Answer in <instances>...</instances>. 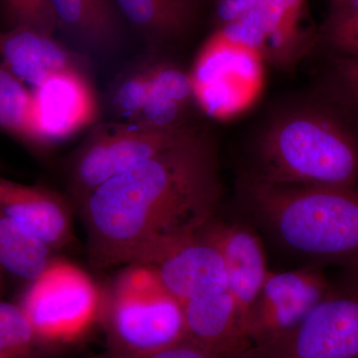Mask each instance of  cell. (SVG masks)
<instances>
[{"label": "cell", "mask_w": 358, "mask_h": 358, "mask_svg": "<svg viewBox=\"0 0 358 358\" xmlns=\"http://www.w3.org/2000/svg\"><path fill=\"white\" fill-rule=\"evenodd\" d=\"M220 196L215 148L194 127L80 205L92 265H150L215 219Z\"/></svg>", "instance_id": "6da1fadb"}, {"label": "cell", "mask_w": 358, "mask_h": 358, "mask_svg": "<svg viewBox=\"0 0 358 358\" xmlns=\"http://www.w3.org/2000/svg\"><path fill=\"white\" fill-rule=\"evenodd\" d=\"M250 204L282 245L319 263L358 268V185L245 181Z\"/></svg>", "instance_id": "7a4b0ae2"}, {"label": "cell", "mask_w": 358, "mask_h": 358, "mask_svg": "<svg viewBox=\"0 0 358 358\" xmlns=\"http://www.w3.org/2000/svg\"><path fill=\"white\" fill-rule=\"evenodd\" d=\"M253 178L282 185H358V127L324 101L282 115L264 133Z\"/></svg>", "instance_id": "3957f363"}, {"label": "cell", "mask_w": 358, "mask_h": 358, "mask_svg": "<svg viewBox=\"0 0 358 358\" xmlns=\"http://www.w3.org/2000/svg\"><path fill=\"white\" fill-rule=\"evenodd\" d=\"M107 352L143 355L186 339L182 305L147 265H129L103 296Z\"/></svg>", "instance_id": "277c9868"}, {"label": "cell", "mask_w": 358, "mask_h": 358, "mask_svg": "<svg viewBox=\"0 0 358 358\" xmlns=\"http://www.w3.org/2000/svg\"><path fill=\"white\" fill-rule=\"evenodd\" d=\"M194 127L183 124L157 129L136 122H106L96 126L73 155L67 178L78 207L106 181L126 173L171 147Z\"/></svg>", "instance_id": "5b68a950"}, {"label": "cell", "mask_w": 358, "mask_h": 358, "mask_svg": "<svg viewBox=\"0 0 358 358\" xmlns=\"http://www.w3.org/2000/svg\"><path fill=\"white\" fill-rule=\"evenodd\" d=\"M103 296L83 270L69 262L52 260L31 282L21 307L42 345L81 338L100 319Z\"/></svg>", "instance_id": "8992f818"}, {"label": "cell", "mask_w": 358, "mask_h": 358, "mask_svg": "<svg viewBox=\"0 0 358 358\" xmlns=\"http://www.w3.org/2000/svg\"><path fill=\"white\" fill-rule=\"evenodd\" d=\"M241 358H358V268H345L288 336L251 348Z\"/></svg>", "instance_id": "52a82bcc"}, {"label": "cell", "mask_w": 358, "mask_h": 358, "mask_svg": "<svg viewBox=\"0 0 358 358\" xmlns=\"http://www.w3.org/2000/svg\"><path fill=\"white\" fill-rule=\"evenodd\" d=\"M190 79L201 110L215 119H230L248 109L260 95L263 56L220 29L200 51Z\"/></svg>", "instance_id": "ba28073f"}, {"label": "cell", "mask_w": 358, "mask_h": 358, "mask_svg": "<svg viewBox=\"0 0 358 358\" xmlns=\"http://www.w3.org/2000/svg\"><path fill=\"white\" fill-rule=\"evenodd\" d=\"M331 287L333 282L319 266L268 272L247 324V350L288 336L329 294Z\"/></svg>", "instance_id": "9c48e42d"}, {"label": "cell", "mask_w": 358, "mask_h": 358, "mask_svg": "<svg viewBox=\"0 0 358 358\" xmlns=\"http://www.w3.org/2000/svg\"><path fill=\"white\" fill-rule=\"evenodd\" d=\"M31 145L47 148L93 124L98 107L84 71L68 69L47 78L32 91Z\"/></svg>", "instance_id": "30bf717a"}, {"label": "cell", "mask_w": 358, "mask_h": 358, "mask_svg": "<svg viewBox=\"0 0 358 358\" xmlns=\"http://www.w3.org/2000/svg\"><path fill=\"white\" fill-rule=\"evenodd\" d=\"M305 9L306 0H252L241 17L221 29L229 38L260 52L263 58L287 64L308 47L301 31Z\"/></svg>", "instance_id": "8fae6325"}, {"label": "cell", "mask_w": 358, "mask_h": 358, "mask_svg": "<svg viewBox=\"0 0 358 358\" xmlns=\"http://www.w3.org/2000/svg\"><path fill=\"white\" fill-rule=\"evenodd\" d=\"M202 229L147 265L181 305L228 289L223 257Z\"/></svg>", "instance_id": "7c38bea8"}, {"label": "cell", "mask_w": 358, "mask_h": 358, "mask_svg": "<svg viewBox=\"0 0 358 358\" xmlns=\"http://www.w3.org/2000/svg\"><path fill=\"white\" fill-rule=\"evenodd\" d=\"M202 232L223 257L227 291L239 308L246 336L250 315L270 272L260 238L244 224L218 222L215 219Z\"/></svg>", "instance_id": "4fadbf2b"}, {"label": "cell", "mask_w": 358, "mask_h": 358, "mask_svg": "<svg viewBox=\"0 0 358 358\" xmlns=\"http://www.w3.org/2000/svg\"><path fill=\"white\" fill-rule=\"evenodd\" d=\"M0 212L36 235L52 250L73 239L72 208L57 192L0 176Z\"/></svg>", "instance_id": "5bb4252c"}, {"label": "cell", "mask_w": 358, "mask_h": 358, "mask_svg": "<svg viewBox=\"0 0 358 358\" xmlns=\"http://www.w3.org/2000/svg\"><path fill=\"white\" fill-rule=\"evenodd\" d=\"M186 339L223 358H241L248 348L241 315L229 292L186 301Z\"/></svg>", "instance_id": "9a60e30c"}, {"label": "cell", "mask_w": 358, "mask_h": 358, "mask_svg": "<svg viewBox=\"0 0 358 358\" xmlns=\"http://www.w3.org/2000/svg\"><path fill=\"white\" fill-rule=\"evenodd\" d=\"M0 58L1 64L33 88L61 71L83 68L78 54L53 37L29 28H14L1 33Z\"/></svg>", "instance_id": "2e32d148"}, {"label": "cell", "mask_w": 358, "mask_h": 358, "mask_svg": "<svg viewBox=\"0 0 358 358\" xmlns=\"http://www.w3.org/2000/svg\"><path fill=\"white\" fill-rule=\"evenodd\" d=\"M58 26L85 48L107 51L121 36V24L112 0H48Z\"/></svg>", "instance_id": "e0dca14e"}, {"label": "cell", "mask_w": 358, "mask_h": 358, "mask_svg": "<svg viewBox=\"0 0 358 358\" xmlns=\"http://www.w3.org/2000/svg\"><path fill=\"white\" fill-rule=\"evenodd\" d=\"M192 99L190 75L173 65L150 66V92L136 122L157 129L181 126Z\"/></svg>", "instance_id": "ac0fdd59"}, {"label": "cell", "mask_w": 358, "mask_h": 358, "mask_svg": "<svg viewBox=\"0 0 358 358\" xmlns=\"http://www.w3.org/2000/svg\"><path fill=\"white\" fill-rule=\"evenodd\" d=\"M115 8L145 36L173 39L189 29L192 0H112Z\"/></svg>", "instance_id": "d6986e66"}, {"label": "cell", "mask_w": 358, "mask_h": 358, "mask_svg": "<svg viewBox=\"0 0 358 358\" xmlns=\"http://www.w3.org/2000/svg\"><path fill=\"white\" fill-rule=\"evenodd\" d=\"M52 251L36 235L0 212V267L31 282L50 265Z\"/></svg>", "instance_id": "ffe728a7"}, {"label": "cell", "mask_w": 358, "mask_h": 358, "mask_svg": "<svg viewBox=\"0 0 358 358\" xmlns=\"http://www.w3.org/2000/svg\"><path fill=\"white\" fill-rule=\"evenodd\" d=\"M32 102V92L0 63V129L28 145H31Z\"/></svg>", "instance_id": "44dd1931"}, {"label": "cell", "mask_w": 358, "mask_h": 358, "mask_svg": "<svg viewBox=\"0 0 358 358\" xmlns=\"http://www.w3.org/2000/svg\"><path fill=\"white\" fill-rule=\"evenodd\" d=\"M42 346L22 307L0 301V358H32Z\"/></svg>", "instance_id": "7402d4cb"}, {"label": "cell", "mask_w": 358, "mask_h": 358, "mask_svg": "<svg viewBox=\"0 0 358 358\" xmlns=\"http://www.w3.org/2000/svg\"><path fill=\"white\" fill-rule=\"evenodd\" d=\"M326 78V102L358 127V59L334 56Z\"/></svg>", "instance_id": "603a6c76"}, {"label": "cell", "mask_w": 358, "mask_h": 358, "mask_svg": "<svg viewBox=\"0 0 358 358\" xmlns=\"http://www.w3.org/2000/svg\"><path fill=\"white\" fill-rule=\"evenodd\" d=\"M322 39L334 56L358 59V0L331 8Z\"/></svg>", "instance_id": "cb8c5ba5"}, {"label": "cell", "mask_w": 358, "mask_h": 358, "mask_svg": "<svg viewBox=\"0 0 358 358\" xmlns=\"http://www.w3.org/2000/svg\"><path fill=\"white\" fill-rule=\"evenodd\" d=\"M0 13L9 29L29 28L52 36L58 27L48 0H0Z\"/></svg>", "instance_id": "d4e9b609"}, {"label": "cell", "mask_w": 358, "mask_h": 358, "mask_svg": "<svg viewBox=\"0 0 358 358\" xmlns=\"http://www.w3.org/2000/svg\"><path fill=\"white\" fill-rule=\"evenodd\" d=\"M150 88V66L131 71L119 80L112 93L113 110L126 122H136Z\"/></svg>", "instance_id": "484cf974"}, {"label": "cell", "mask_w": 358, "mask_h": 358, "mask_svg": "<svg viewBox=\"0 0 358 358\" xmlns=\"http://www.w3.org/2000/svg\"><path fill=\"white\" fill-rule=\"evenodd\" d=\"M85 358H223L217 353L207 350L203 346L196 345L192 341L185 339L167 348L155 352L143 353V355H117L106 352L100 355Z\"/></svg>", "instance_id": "4316f807"}, {"label": "cell", "mask_w": 358, "mask_h": 358, "mask_svg": "<svg viewBox=\"0 0 358 358\" xmlns=\"http://www.w3.org/2000/svg\"><path fill=\"white\" fill-rule=\"evenodd\" d=\"M352 1H353V0H331V8L343 6V4L348 3V2Z\"/></svg>", "instance_id": "83f0119b"}, {"label": "cell", "mask_w": 358, "mask_h": 358, "mask_svg": "<svg viewBox=\"0 0 358 358\" xmlns=\"http://www.w3.org/2000/svg\"><path fill=\"white\" fill-rule=\"evenodd\" d=\"M1 33H2V32H0V36H1Z\"/></svg>", "instance_id": "f1b7e54d"}]
</instances>
